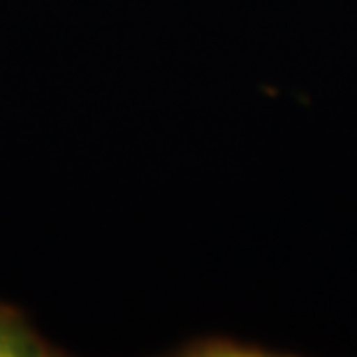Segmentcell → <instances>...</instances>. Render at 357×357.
<instances>
[{
  "mask_svg": "<svg viewBox=\"0 0 357 357\" xmlns=\"http://www.w3.org/2000/svg\"><path fill=\"white\" fill-rule=\"evenodd\" d=\"M63 355L52 341L35 330L26 313L0 302V357H54Z\"/></svg>",
  "mask_w": 357,
  "mask_h": 357,
  "instance_id": "cell-1",
  "label": "cell"
}]
</instances>
